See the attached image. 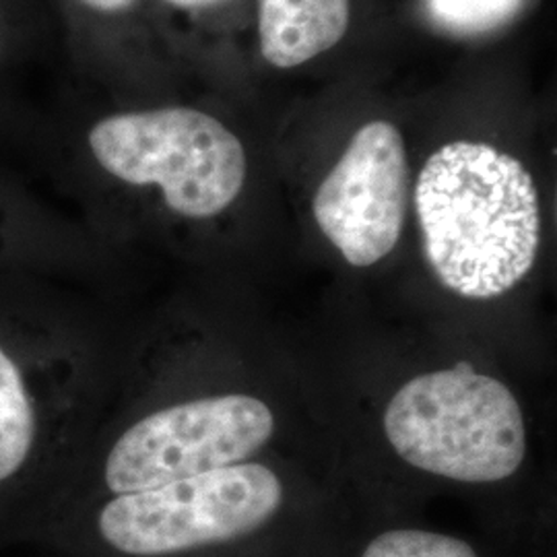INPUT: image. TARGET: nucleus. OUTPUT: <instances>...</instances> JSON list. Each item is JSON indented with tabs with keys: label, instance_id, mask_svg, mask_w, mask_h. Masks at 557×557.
I'll return each mask as SVG.
<instances>
[{
	"label": "nucleus",
	"instance_id": "obj_1",
	"mask_svg": "<svg viewBox=\"0 0 557 557\" xmlns=\"http://www.w3.org/2000/svg\"><path fill=\"white\" fill-rule=\"evenodd\" d=\"M94 347L62 278L0 273V549L29 543L89 446Z\"/></svg>",
	"mask_w": 557,
	"mask_h": 557
},
{
	"label": "nucleus",
	"instance_id": "obj_2",
	"mask_svg": "<svg viewBox=\"0 0 557 557\" xmlns=\"http://www.w3.org/2000/svg\"><path fill=\"white\" fill-rule=\"evenodd\" d=\"M416 209L425 259L460 298H499L537 260L535 180L494 145L455 140L440 147L419 174Z\"/></svg>",
	"mask_w": 557,
	"mask_h": 557
},
{
	"label": "nucleus",
	"instance_id": "obj_3",
	"mask_svg": "<svg viewBox=\"0 0 557 557\" xmlns=\"http://www.w3.org/2000/svg\"><path fill=\"white\" fill-rule=\"evenodd\" d=\"M273 432V411L250 395L161 403L131 419L108 444L96 448V455L85 453L50 512L66 504L139 494L242 465Z\"/></svg>",
	"mask_w": 557,
	"mask_h": 557
},
{
	"label": "nucleus",
	"instance_id": "obj_4",
	"mask_svg": "<svg viewBox=\"0 0 557 557\" xmlns=\"http://www.w3.org/2000/svg\"><path fill=\"white\" fill-rule=\"evenodd\" d=\"M384 434L411 467L458 483L512 478L527 455L517 397L469 363L403 384L384 411Z\"/></svg>",
	"mask_w": 557,
	"mask_h": 557
},
{
	"label": "nucleus",
	"instance_id": "obj_5",
	"mask_svg": "<svg viewBox=\"0 0 557 557\" xmlns=\"http://www.w3.org/2000/svg\"><path fill=\"white\" fill-rule=\"evenodd\" d=\"M89 158L108 178L158 190L176 218L211 220L238 199L248 160L220 120L186 106L122 112L87 133Z\"/></svg>",
	"mask_w": 557,
	"mask_h": 557
},
{
	"label": "nucleus",
	"instance_id": "obj_6",
	"mask_svg": "<svg viewBox=\"0 0 557 557\" xmlns=\"http://www.w3.org/2000/svg\"><path fill=\"white\" fill-rule=\"evenodd\" d=\"M411 172L395 124L361 126L322 180L312 211L322 234L351 267L388 257L403 234Z\"/></svg>",
	"mask_w": 557,
	"mask_h": 557
},
{
	"label": "nucleus",
	"instance_id": "obj_7",
	"mask_svg": "<svg viewBox=\"0 0 557 557\" xmlns=\"http://www.w3.org/2000/svg\"><path fill=\"white\" fill-rule=\"evenodd\" d=\"M349 0H259L260 52L294 69L335 48L349 29Z\"/></svg>",
	"mask_w": 557,
	"mask_h": 557
},
{
	"label": "nucleus",
	"instance_id": "obj_8",
	"mask_svg": "<svg viewBox=\"0 0 557 557\" xmlns=\"http://www.w3.org/2000/svg\"><path fill=\"white\" fill-rule=\"evenodd\" d=\"M13 271L66 277L73 252L54 215L0 180V273Z\"/></svg>",
	"mask_w": 557,
	"mask_h": 557
},
{
	"label": "nucleus",
	"instance_id": "obj_9",
	"mask_svg": "<svg viewBox=\"0 0 557 557\" xmlns=\"http://www.w3.org/2000/svg\"><path fill=\"white\" fill-rule=\"evenodd\" d=\"M359 557H481V554L467 539L416 527H397L380 531L366 541Z\"/></svg>",
	"mask_w": 557,
	"mask_h": 557
},
{
	"label": "nucleus",
	"instance_id": "obj_10",
	"mask_svg": "<svg viewBox=\"0 0 557 557\" xmlns=\"http://www.w3.org/2000/svg\"><path fill=\"white\" fill-rule=\"evenodd\" d=\"M434 17L460 32H483L515 15L520 0H428Z\"/></svg>",
	"mask_w": 557,
	"mask_h": 557
},
{
	"label": "nucleus",
	"instance_id": "obj_11",
	"mask_svg": "<svg viewBox=\"0 0 557 557\" xmlns=\"http://www.w3.org/2000/svg\"><path fill=\"white\" fill-rule=\"evenodd\" d=\"M81 7L94 11V13H101V15H116V13H124L131 11L137 0H77Z\"/></svg>",
	"mask_w": 557,
	"mask_h": 557
},
{
	"label": "nucleus",
	"instance_id": "obj_12",
	"mask_svg": "<svg viewBox=\"0 0 557 557\" xmlns=\"http://www.w3.org/2000/svg\"><path fill=\"white\" fill-rule=\"evenodd\" d=\"M163 2L176 9H205V7L220 4L223 0H163Z\"/></svg>",
	"mask_w": 557,
	"mask_h": 557
},
{
	"label": "nucleus",
	"instance_id": "obj_13",
	"mask_svg": "<svg viewBox=\"0 0 557 557\" xmlns=\"http://www.w3.org/2000/svg\"><path fill=\"white\" fill-rule=\"evenodd\" d=\"M0 46H2V40H0Z\"/></svg>",
	"mask_w": 557,
	"mask_h": 557
}]
</instances>
